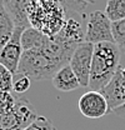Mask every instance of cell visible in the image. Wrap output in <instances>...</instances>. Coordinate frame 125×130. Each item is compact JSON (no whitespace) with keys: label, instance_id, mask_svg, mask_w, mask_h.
I'll return each mask as SVG.
<instances>
[{"label":"cell","instance_id":"1","mask_svg":"<svg viewBox=\"0 0 125 130\" xmlns=\"http://www.w3.org/2000/svg\"><path fill=\"white\" fill-rule=\"evenodd\" d=\"M120 66V50L114 43H100L94 45L89 88L101 91L113 79Z\"/></svg>","mask_w":125,"mask_h":130},{"label":"cell","instance_id":"2","mask_svg":"<svg viewBox=\"0 0 125 130\" xmlns=\"http://www.w3.org/2000/svg\"><path fill=\"white\" fill-rule=\"evenodd\" d=\"M60 68L49 59L40 48L24 50L16 74H23L34 80L53 78Z\"/></svg>","mask_w":125,"mask_h":130},{"label":"cell","instance_id":"3","mask_svg":"<svg viewBox=\"0 0 125 130\" xmlns=\"http://www.w3.org/2000/svg\"><path fill=\"white\" fill-rule=\"evenodd\" d=\"M38 116L28 99L19 98L14 108L0 114V130H24Z\"/></svg>","mask_w":125,"mask_h":130},{"label":"cell","instance_id":"4","mask_svg":"<svg viewBox=\"0 0 125 130\" xmlns=\"http://www.w3.org/2000/svg\"><path fill=\"white\" fill-rule=\"evenodd\" d=\"M84 41L91 43L94 45L100 43H114L111 34V21L105 13L95 10L89 14Z\"/></svg>","mask_w":125,"mask_h":130},{"label":"cell","instance_id":"5","mask_svg":"<svg viewBox=\"0 0 125 130\" xmlns=\"http://www.w3.org/2000/svg\"><path fill=\"white\" fill-rule=\"evenodd\" d=\"M94 44L83 41L75 48L69 65L74 74L76 75L80 86H89L90 79V69H91V60H93Z\"/></svg>","mask_w":125,"mask_h":130},{"label":"cell","instance_id":"6","mask_svg":"<svg viewBox=\"0 0 125 130\" xmlns=\"http://www.w3.org/2000/svg\"><path fill=\"white\" fill-rule=\"evenodd\" d=\"M79 111L88 119H99L109 114L108 101L100 91H86L78 100Z\"/></svg>","mask_w":125,"mask_h":130},{"label":"cell","instance_id":"7","mask_svg":"<svg viewBox=\"0 0 125 130\" xmlns=\"http://www.w3.org/2000/svg\"><path fill=\"white\" fill-rule=\"evenodd\" d=\"M24 30L23 28L15 26L14 34L10 39V41L0 50V64L4 65L13 75H15L19 68V63L23 55L21 48V35Z\"/></svg>","mask_w":125,"mask_h":130},{"label":"cell","instance_id":"8","mask_svg":"<svg viewBox=\"0 0 125 130\" xmlns=\"http://www.w3.org/2000/svg\"><path fill=\"white\" fill-rule=\"evenodd\" d=\"M100 93L108 101L109 113H114L118 108L125 106V71L121 66H119L113 79Z\"/></svg>","mask_w":125,"mask_h":130},{"label":"cell","instance_id":"9","mask_svg":"<svg viewBox=\"0 0 125 130\" xmlns=\"http://www.w3.org/2000/svg\"><path fill=\"white\" fill-rule=\"evenodd\" d=\"M3 4L15 26L23 29L30 28L29 18L39 5L38 0H4Z\"/></svg>","mask_w":125,"mask_h":130},{"label":"cell","instance_id":"10","mask_svg":"<svg viewBox=\"0 0 125 130\" xmlns=\"http://www.w3.org/2000/svg\"><path fill=\"white\" fill-rule=\"evenodd\" d=\"M51 83L56 90L64 91V93L73 91L80 86L78 78L74 74V71L71 70L69 64L64 65L54 74V76L51 78Z\"/></svg>","mask_w":125,"mask_h":130},{"label":"cell","instance_id":"11","mask_svg":"<svg viewBox=\"0 0 125 130\" xmlns=\"http://www.w3.org/2000/svg\"><path fill=\"white\" fill-rule=\"evenodd\" d=\"M15 30V24L9 15V13L5 10L3 1L0 3V50L4 48L11 39Z\"/></svg>","mask_w":125,"mask_h":130},{"label":"cell","instance_id":"12","mask_svg":"<svg viewBox=\"0 0 125 130\" xmlns=\"http://www.w3.org/2000/svg\"><path fill=\"white\" fill-rule=\"evenodd\" d=\"M45 35L39 30L34 29V28H28L26 30H24L23 35H21V48L23 51L24 50H30V49L38 48L41 41L44 40Z\"/></svg>","mask_w":125,"mask_h":130},{"label":"cell","instance_id":"13","mask_svg":"<svg viewBox=\"0 0 125 130\" xmlns=\"http://www.w3.org/2000/svg\"><path fill=\"white\" fill-rule=\"evenodd\" d=\"M105 14L111 23L125 19V0H108Z\"/></svg>","mask_w":125,"mask_h":130},{"label":"cell","instance_id":"14","mask_svg":"<svg viewBox=\"0 0 125 130\" xmlns=\"http://www.w3.org/2000/svg\"><path fill=\"white\" fill-rule=\"evenodd\" d=\"M40 4H55L58 6H60L64 9V11L66 13H80L84 10V8L86 6V4L83 0H38Z\"/></svg>","mask_w":125,"mask_h":130},{"label":"cell","instance_id":"15","mask_svg":"<svg viewBox=\"0 0 125 130\" xmlns=\"http://www.w3.org/2000/svg\"><path fill=\"white\" fill-rule=\"evenodd\" d=\"M111 34L114 44L119 48L120 53H125V19L111 23Z\"/></svg>","mask_w":125,"mask_h":130},{"label":"cell","instance_id":"16","mask_svg":"<svg viewBox=\"0 0 125 130\" xmlns=\"http://www.w3.org/2000/svg\"><path fill=\"white\" fill-rule=\"evenodd\" d=\"M13 80H14V75L4 65L0 64V91L11 93L13 91Z\"/></svg>","mask_w":125,"mask_h":130},{"label":"cell","instance_id":"17","mask_svg":"<svg viewBox=\"0 0 125 130\" xmlns=\"http://www.w3.org/2000/svg\"><path fill=\"white\" fill-rule=\"evenodd\" d=\"M31 84V79L23 75V74H15L13 80V91L16 94H23L26 90H29Z\"/></svg>","mask_w":125,"mask_h":130},{"label":"cell","instance_id":"18","mask_svg":"<svg viewBox=\"0 0 125 130\" xmlns=\"http://www.w3.org/2000/svg\"><path fill=\"white\" fill-rule=\"evenodd\" d=\"M19 96H15L13 93H4L0 91V114L5 113L14 108Z\"/></svg>","mask_w":125,"mask_h":130},{"label":"cell","instance_id":"19","mask_svg":"<svg viewBox=\"0 0 125 130\" xmlns=\"http://www.w3.org/2000/svg\"><path fill=\"white\" fill-rule=\"evenodd\" d=\"M24 130H56L54 124L45 116H38L28 128Z\"/></svg>","mask_w":125,"mask_h":130},{"label":"cell","instance_id":"20","mask_svg":"<svg viewBox=\"0 0 125 130\" xmlns=\"http://www.w3.org/2000/svg\"><path fill=\"white\" fill-rule=\"evenodd\" d=\"M114 114H116L118 116H120V118H124V119H125V106L118 108L116 110H114Z\"/></svg>","mask_w":125,"mask_h":130},{"label":"cell","instance_id":"21","mask_svg":"<svg viewBox=\"0 0 125 130\" xmlns=\"http://www.w3.org/2000/svg\"><path fill=\"white\" fill-rule=\"evenodd\" d=\"M85 4H94L95 3V0H83Z\"/></svg>","mask_w":125,"mask_h":130},{"label":"cell","instance_id":"22","mask_svg":"<svg viewBox=\"0 0 125 130\" xmlns=\"http://www.w3.org/2000/svg\"><path fill=\"white\" fill-rule=\"evenodd\" d=\"M123 70H124V71H125V68H123Z\"/></svg>","mask_w":125,"mask_h":130}]
</instances>
